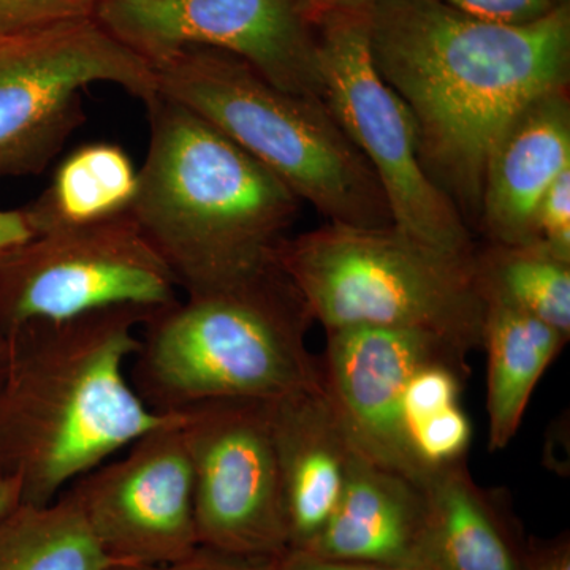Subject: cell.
<instances>
[{
    "mask_svg": "<svg viewBox=\"0 0 570 570\" xmlns=\"http://www.w3.org/2000/svg\"><path fill=\"white\" fill-rule=\"evenodd\" d=\"M570 168L569 88L543 94L499 138L483 179L479 227L493 246L539 243L543 195Z\"/></svg>",
    "mask_w": 570,
    "mask_h": 570,
    "instance_id": "14",
    "label": "cell"
},
{
    "mask_svg": "<svg viewBox=\"0 0 570 570\" xmlns=\"http://www.w3.org/2000/svg\"><path fill=\"white\" fill-rule=\"evenodd\" d=\"M311 322L279 265L186 292L141 325L130 382L157 414L212 401L273 403L324 384L305 343Z\"/></svg>",
    "mask_w": 570,
    "mask_h": 570,
    "instance_id": "4",
    "label": "cell"
},
{
    "mask_svg": "<svg viewBox=\"0 0 570 570\" xmlns=\"http://www.w3.org/2000/svg\"><path fill=\"white\" fill-rule=\"evenodd\" d=\"M423 523V490L352 452L335 509L303 550L326 560L422 569Z\"/></svg>",
    "mask_w": 570,
    "mask_h": 570,
    "instance_id": "16",
    "label": "cell"
},
{
    "mask_svg": "<svg viewBox=\"0 0 570 570\" xmlns=\"http://www.w3.org/2000/svg\"><path fill=\"white\" fill-rule=\"evenodd\" d=\"M156 309L115 306L11 335L0 384V478L48 504L75 480L176 414L151 411L130 382L140 328Z\"/></svg>",
    "mask_w": 570,
    "mask_h": 570,
    "instance_id": "2",
    "label": "cell"
},
{
    "mask_svg": "<svg viewBox=\"0 0 570 570\" xmlns=\"http://www.w3.org/2000/svg\"><path fill=\"white\" fill-rule=\"evenodd\" d=\"M97 0H0V37L94 17Z\"/></svg>",
    "mask_w": 570,
    "mask_h": 570,
    "instance_id": "24",
    "label": "cell"
},
{
    "mask_svg": "<svg viewBox=\"0 0 570 570\" xmlns=\"http://www.w3.org/2000/svg\"><path fill=\"white\" fill-rule=\"evenodd\" d=\"M482 296H497L543 324L570 335V262L542 243L490 246L474 257Z\"/></svg>",
    "mask_w": 570,
    "mask_h": 570,
    "instance_id": "21",
    "label": "cell"
},
{
    "mask_svg": "<svg viewBox=\"0 0 570 570\" xmlns=\"http://www.w3.org/2000/svg\"><path fill=\"white\" fill-rule=\"evenodd\" d=\"M138 171L115 142L96 141L71 151L51 183L22 208L33 235L107 223L132 212Z\"/></svg>",
    "mask_w": 570,
    "mask_h": 570,
    "instance_id": "19",
    "label": "cell"
},
{
    "mask_svg": "<svg viewBox=\"0 0 570 570\" xmlns=\"http://www.w3.org/2000/svg\"><path fill=\"white\" fill-rule=\"evenodd\" d=\"M11 356V337L0 335V384L9 370Z\"/></svg>",
    "mask_w": 570,
    "mask_h": 570,
    "instance_id": "33",
    "label": "cell"
},
{
    "mask_svg": "<svg viewBox=\"0 0 570 570\" xmlns=\"http://www.w3.org/2000/svg\"><path fill=\"white\" fill-rule=\"evenodd\" d=\"M311 28L324 102L376 174L393 225L441 253L474 258L468 224L420 160L414 116L374 67L367 7L328 14Z\"/></svg>",
    "mask_w": 570,
    "mask_h": 570,
    "instance_id": "7",
    "label": "cell"
},
{
    "mask_svg": "<svg viewBox=\"0 0 570 570\" xmlns=\"http://www.w3.org/2000/svg\"><path fill=\"white\" fill-rule=\"evenodd\" d=\"M149 146L132 217L186 292L277 265L302 200L227 135L164 94L145 105Z\"/></svg>",
    "mask_w": 570,
    "mask_h": 570,
    "instance_id": "3",
    "label": "cell"
},
{
    "mask_svg": "<svg viewBox=\"0 0 570 570\" xmlns=\"http://www.w3.org/2000/svg\"><path fill=\"white\" fill-rule=\"evenodd\" d=\"M539 243L570 262V168L543 195L535 219Z\"/></svg>",
    "mask_w": 570,
    "mask_h": 570,
    "instance_id": "25",
    "label": "cell"
},
{
    "mask_svg": "<svg viewBox=\"0 0 570 570\" xmlns=\"http://www.w3.org/2000/svg\"><path fill=\"white\" fill-rule=\"evenodd\" d=\"M420 460L430 469L456 463L466 455L472 426L460 404L423 420L411 431Z\"/></svg>",
    "mask_w": 570,
    "mask_h": 570,
    "instance_id": "23",
    "label": "cell"
},
{
    "mask_svg": "<svg viewBox=\"0 0 570 570\" xmlns=\"http://www.w3.org/2000/svg\"><path fill=\"white\" fill-rule=\"evenodd\" d=\"M110 82L148 105L151 62L96 17L0 37V178L40 175L81 126L80 92Z\"/></svg>",
    "mask_w": 570,
    "mask_h": 570,
    "instance_id": "8",
    "label": "cell"
},
{
    "mask_svg": "<svg viewBox=\"0 0 570 570\" xmlns=\"http://www.w3.org/2000/svg\"><path fill=\"white\" fill-rule=\"evenodd\" d=\"M275 436L288 550H303L335 509L354 450L332 406L325 382L268 403Z\"/></svg>",
    "mask_w": 570,
    "mask_h": 570,
    "instance_id": "15",
    "label": "cell"
},
{
    "mask_svg": "<svg viewBox=\"0 0 570 570\" xmlns=\"http://www.w3.org/2000/svg\"><path fill=\"white\" fill-rule=\"evenodd\" d=\"M466 367L463 358H439L415 371L404 392V419L409 434L423 420L459 404Z\"/></svg>",
    "mask_w": 570,
    "mask_h": 570,
    "instance_id": "22",
    "label": "cell"
},
{
    "mask_svg": "<svg viewBox=\"0 0 570 570\" xmlns=\"http://www.w3.org/2000/svg\"><path fill=\"white\" fill-rule=\"evenodd\" d=\"M178 288L132 214L37 235L0 255V335L105 307L160 309Z\"/></svg>",
    "mask_w": 570,
    "mask_h": 570,
    "instance_id": "9",
    "label": "cell"
},
{
    "mask_svg": "<svg viewBox=\"0 0 570 570\" xmlns=\"http://www.w3.org/2000/svg\"><path fill=\"white\" fill-rule=\"evenodd\" d=\"M63 491L119 566L167 564L198 549L193 468L178 412Z\"/></svg>",
    "mask_w": 570,
    "mask_h": 570,
    "instance_id": "12",
    "label": "cell"
},
{
    "mask_svg": "<svg viewBox=\"0 0 570 570\" xmlns=\"http://www.w3.org/2000/svg\"><path fill=\"white\" fill-rule=\"evenodd\" d=\"M367 29L377 73L417 124L423 168L478 224L499 138L532 100L569 88L570 6L515 26L442 0H374Z\"/></svg>",
    "mask_w": 570,
    "mask_h": 570,
    "instance_id": "1",
    "label": "cell"
},
{
    "mask_svg": "<svg viewBox=\"0 0 570 570\" xmlns=\"http://www.w3.org/2000/svg\"><path fill=\"white\" fill-rule=\"evenodd\" d=\"M276 560L236 557L223 551L198 547L183 560L156 566H115L110 570H273Z\"/></svg>",
    "mask_w": 570,
    "mask_h": 570,
    "instance_id": "27",
    "label": "cell"
},
{
    "mask_svg": "<svg viewBox=\"0 0 570 570\" xmlns=\"http://www.w3.org/2000/svg\"><path fill=\"white\" fill-rule=\"evenodd\" d=\"M273 570H425L420 568H392V566L366 564V562H347L326 560L306 550H287L276 558Z\"/></svg>",
    "mask_w": 570,
    "mask_h": 570,
    "instance_id": "28",
    "label": "cell"
},
{
    "mask_svg": "<svg viewBox=\"0 0 570 570\" xmlns=\"http://www.w3.org/2000/svg\"><path fill=\"white\" fill-rule=\"evenodd\" d=\"M181 414L198 546L276 560L288 535L268 403L212 401Z\"/></svg>",
    "mask_w": 570,
    "mask_h": 570,
    "instance_id": "10",
    "label": "cell"
},
{
    "mask_svg": "<svg viewBox=\"0 0 570 570\" xmlns=\"http://www.w3.org/2000/svg\"><path fill=\"white\" fill-rule=\"evenodd\" d=\"M524 570H570V542L568 535L540 546L528 547Z\"/></svg>",
    "mask_w": 570,
    "mask_h": 570,
    "instance_id": "29",
    "label": "cell"
},
{
    "mask_svg": "<svg viewBox=\"0 0 570 570\" xmlns=\"http://www.w3.org/2000/svg\"><path fill=\"white\" fill-rule=\"evenodd\" d=\"M371 2L374 0H296V7L307 24L313 26L314 22L328 17V14L366 9Z\"/></svg>",
    "mask_w": 570,
    "mask_h": 570,
    "instance_id": "31",
    "label": "cell"
},
{
    "mask_svg": "<svg viewBox=\"0 0 570 570\" xmlns=\"http://www.w3.org/2000/svg\"><path fill=\"white\" fill-rule=\"evenodd\" d=\"M21 501L20 482L17 479L0 478V517L17 508Z\"/></svg>",
    "mask_w": 570,
    "mask_h": 570,
    "instance_id": "32",
    "label": "cell"
},
{
    "mask_svg": "<svg viewBox=\"0 0 570 570\" xmlns=\"http://www.w3.org/2000/svg\"><path fill=\"white\" fill-rule=\"evenodd\" d=\"M554 3H557L558 7H568L570 6V0H553Z\"/></svg>",
    "mask_w": 570,
    "mask_h": 570,
    "instance_id": "34",
    "label": "cell"
},
{
    "mask_svg": "<svg viewBox=\"0 0 570 570\" xmlns=\"http://www.w3.org/2000/svg\"><path fill=\"white\" fill-rule=\"evenodd\" d=\"M326 333L325 389L348 445L423 489L436 469L415 452L404 419V392L420 366L466 355L420 330L356 325Z\"/></svg>",
    "mask_w": 570,
    "mask_h": 570,
    "instance_id": "13",
    "label": "cell"
},
{
    "mask_svg": "<svg viewBox=\"0 0 570 570\" xmlns=\"http://www.w3.org/2000/svg\"><path fill=\"white\" fill-rule=\"evenodd\" d=\"M482 298V346L489 354V448L497 452L515 436L539 379L569 340L504 299Z\"/></svg>",
    "mask_w": 570,
    "mask_h": 570,
    "instance_id": "18",
    "label": "cell"
},
{
    "mask_svg": "<svg viewBox=\"0 0 570 570\" xmlns=\"http://www.w3.org/2000/svg\"><path fill=\"white\" fill-rule=\"evenodd\" d=\"M115 561L94 538L67 493L48 504L20 502L0 517V570H110Z\"/></svg>",
    "mask_w": 570,
    "mask_h": 570,
    "instance_id": "20",
    "label": "cell"
},
{
    "mask_svg": "<svg viewBox=\"0 0 570 570\" xmlns=\"http://www.w3.org/2000/svg\"><path fill=\"white\" fill-rule=\"evenodd\" d=\"M425 570H524V553L501 504L480 489L463 460L436 469L423 487Z\"/></svg>",
    "mask_w": 570,
    "mask_h": 570,
    "instance_id": "17",
    "label": "cell"
},
{
    "mask_svg": "<svg viewBox=\"0 0 570 570\" xmlns=\"http://www.w3.org/2000/svg\"><path fill=\"white\" fill-rule=\"evenodd\" d=\"M22 209H0V255L33 238Z\"/></svg>",
    "mask_w": 570,
    "mask_h": 570,
    "instance_id": "30",
    "label": "cell"
},
{
    "mask_svg": "<svg viewBox=\"0 0 570 570\" xmlns=\"http://www.w3.org/2000/svg\"><path fill=\"white\" fill-rule=\"evenodd\" d=\"M276 261L326 332L392 326L433 333L464 355L482 346L474 258L441 253L395 225L328 223L287 236Z\"/></svg>",
    "mask_w": 570,
    "mask_h": 570,
    "instance_id": "6",
    "label": "cell"
},
{
    "mask_svg": "<svg viewBox=\"0 0 570 570\" xmlns=\"http://www.w3.org/2000/svg\"><path fill=\"white\" fill-rule=\"evenodd\" d=\"M442 2L480 20L515 26L542 20L558 9L553 0H442Z\"/></svg>",
    "mask_w": 570,
    "mask_h": 570,
    "instance_id": "26",
    "label": "cell"
},
{
    "mask_svg": "<svg viewBox=\"0 0 570 570\" xmlns=\"http://www.w3.org/2000/svg\"><path fill=\"white\" fill-rule=\"evenodd\" d=\"M153 69L160 94L213 124L328 223L393 225L376 174L324 100L283 91L213 48H184Z\"/></svg>",
    "mask_w": 570,
    "mask_h": 570,
    "instance_id": "5",
    "label": "cell"
},
{
    "mask_svg": "<svg viewBox=\"0 0 570 570\" xmlns=\"http://www.w3.org/2000/svg\"><path fill=\"white\" fill-rule=\"evenodd\" d=\"M94 17L151 66L184 48H213L283 91L324 100L316 37L296 0H97Z\"/></svg>",
    "mask_w": 570,
    "mask_h": 570,
    "instance_id": "11",
    "label": "cell"
}]
</instances>
